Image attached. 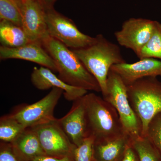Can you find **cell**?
I'll use <instances>...</instances> for the list:
<instances>
[{
  "label": "cell",
  "mask_w": 161,
  "mask_h": 161,
  "mask_svg": "<svg viewBox=\"0 0 161 161\" xmlns=\"http://www.w3.org/2000/svg\"><path fill=\"white\" fill-rule=\"evenodd\" d=\"M42 45L53 60L58 76L65 83L87 91L101 92L96 78L86 68L72 49L49 35Z\"/></svg>",
  "instance_id": "obj_1"
},
{
  "label": "cell",
  "mask_w": 161,
  "mask_h": 161,
  "mask_svg": "<svg viewBox=\"0 0 161 161\" xmlns=\"http://www.w3.org/2000/svg\"><path fill=\"white\" fill-rule=\"evenodd\" d=\"M89 135L95 142L113 140L127 135L115 108L103 98L94 93L83 96Z\"/></svg>",
  "instance_id": "obj_2"
},
{
  "label": "cell",
  "mask_w": 161,
  "mask_h": 161,
  "mask_svg": "<svg viewBox=\"0 0 161 161\" xmlns=\"http://www.w3.org/2000/svg\"><path fill=\"white\" fill-rule=\"evenodd\" d=\"M93 44L85 48L72 49L86 68L97 80L103 96L107 92V81L111 67L126 62L120 48L98 34Z\"/></svg>",
  "instance_id": "obj_3"
},
{
  "label": "cell",
  "mask_w": 161,
  "mask_h": 161,
  "mask_svg": "<svg viewBox=\"0 0 161 161\" xmlns=\"http://www.w3.org/2000/svg\"><path fill=\"white\" fill-rule=\"evenodd\" d=\"M127 93L142 124V136H146L150 121L161 113V81L154 77L141 78L127 86Z\"/></svg>",
  "instance_id": "obj_4"
},
{
  "label": "cell",
  "mask_w": 161,
  "mask_h": 161,
  "mask_svg": "<svg viewBox=\"0 0 161 161\" xmlns=\"http://www.w3.org/2000/svg\"><path fill=\"white\" fill-rule=\"evenodd\" d=\"M103 97L115 108L130 141L142 136L140 120L130 104L127 86L120 76L110 70L107 81V92Z\"/></svg>",
  "instance_id": "obj_5"
},
{
  "label": "cell",
  "mask_w": 161,
  "mask_h": 161,
  "mask_svg": "<svg viewBox=\"0 0 161 161\" xmlns=\"http://www.w3.org/2000/svg\"><path fill=\"white\" fill-rule=\"evenodd\" d=\"M48 34L71 49L85 48L96 40L81 32L73 20L58 12L54 7L45 8Z\"/></svg>",
  "instance_id": "obj_6"
},
{
  "label": "cell",
  "mask_w": 161,
  "mask_h": 161,
  "mask_svg": "<svg viewBox=\"0 0 161 161\" xmlns=\"http://www.w3.org/2000/svg\"><path fill=\"white\" fill-rule=\"evenodd\" d=\"M64 91L54 87L48 94L35 103L18 108L9 114L11 117L27 128H33L57 119L54 111Z\"/></svg>",
  "instance_id": "obj_7"
},
{
  "label": "cell",
  "mask_w": 161,
  "mask_h": 161,
  "mask_svg": "<svg viewBox=\"0 0 161 161\" xmlns=\"http://www.w3.org/2000/svg\"><path fill=\"white\" fill-rule=\"evenodd\" d=\"M156 21L143 18H130L123 23L120 30L115 32L119 44L132 50L138 56L150 40L155 28Z\"/></svg>",
  "instance_id": "obj_8"
},
{
  "label": "cell",
  "mask_w": 161,
  "mask_h": 161,
  "mask_svg": "<svg viewBox=\"0 0 161 161\" xmlns=\"http://www.w3.org/2000/svg\"><path fill=\"white\" fill-rule=\"evenodd\" d=\"M32 128L46 155L58 157L73 155L76 146L71 142L58 123V119Z\"/></svg>",
  "instance_id": "obj_9"
},
{
  "label": "cell",
  "mask_w": 161,
  "mask_h": 161,
  "mask_svg": "<svg viewBox=\"0 0 161 161\" xmlns=\"http://www.w3.org/2000/svg\"><path fill=\"white\" fill-rule=\"evenodd\" d=\"M20 10L22 16V28L30 41L41 43L48 35L45 7L42 1H23Z\"/></svg>",
  "instance_id": "obj_10"
},
{
  "label": "cell",
  "mask_w": 161,
  "mask_h": 161,
  "mask_svg": "<svg viewBox=\"0 0 161 161\" xmlns=\"http://www.w3.org/2000/svg\"><path fill=\"white\" fill-rule=\"evenodd\" d=\"M83 97L73 101L69 112L62 118L58 119V123L76 147L90 136Z\"/></svg>",
  "instance_id": "obj_11"
},
{
  "label": "cell",
  "mask_w": 161,
  "mask_h": 161,
  "mask_svg": "<svg viewBox=\"0 0 161 161\" xmlns=\"http://www.w3.org/2000/svg\"><path fill=\"white\" fill-rule=\"evenodd\" d=\"M110 70L118 74L128 86L141 78L161 77V60L143 58L135 63L115 64Z\"/></svg>",
  "instance_id": "obj_12"
},
{
  "label": "cell",
  "mask_w": 161,
  "mask_h": 161,
  "mask_svg": "<svg viewBox=\"0 0 161 161\" xmlns=\"http://www.w3.org/2000/svg\"><path fill=\"white\" fill-rule=\"evenodd\" d=\"M20 59L37 64L53 72H58L53 60L40 42H30L20 47L0 46V59Z\"/></svg>",
  "instance_id": "obj_13"
},
{
  "label": "cell",
  "mask_w": 161,
  "mask_h": 161,
  "mask_svg": "<svg viewBox=\"0 0 161 161\" xmlns=\"http://www.w3.org/2000/svg\"><path fill=\"white\" fill-rule=\"evenodd\" d=\"M51 70L40 67L34 68L31 80L35 87L40 90H47L51 88H58L64 91L63 95L67 100L74 101L83 97L88 93L84 89L69 85L56 76Z\"/></svg>",
  "instance_id": "obj_14"
},
{
  "label": "cell",
  "mask_w": 161,
  "mask_h": 161,
  "mask_svg": "<svg viewBox=\"0 0 161 161\" xmlns=\"http://www.w3.org/2000/svg\"><path fill=\"white\" fill-rule=\"evenodd\" d=\"M10 144L19 161H31L37 157L46 155L32 128H26Z\"/></svg>",
  "instance_id": "obj_15"
},
{
  "label": "cell",
  "mask_w": 161,
  "mask_h": 161,
  "mask_svg": "<svg viewBox=\"0 0 161 161\" xmlns=\"http://www.w3.org/2000/svg\"><path fill=\"white\" fill-rule=\"evenodd\" d=\"M130 138L125 135L113 140L95 142L94 157L97 161H121Z\"/></svg>",
  "instance_id": "obj_16"
},
{
  "label": "cell",
  "mask_w": 161,
  "mask_h": 161,
  "mask_svg": "<svg viewBox=\"0 0 161 161\" xmlns=\"http://www.w3.org/2000/svg\"><path fill=\"white\" fill-rule=\"evenodd\" d=\"M0 42L2 46L15 48L31 42L21 26L0 20Z\"/></svg>",
  "instance_id": "obj_17"
},
{
  "label": "cell",
  "mask_w": 161,
  "mask_h": 161,
  "mask_svg": "<svg viewBox=\"0 0 161 161\" xmlns=\"http://www.w3.org/2000/svg\"><path fill=\"white\" fill-rule=\"evenodd\" d=\"M26 129L9 115L0 119V140L1 142L11 143Z\"/></svg>",
  "instance_id": "obj_18"
},
{
  "label": "cell",
  "mask_w": 161,
  "mask_h": 161,
  "mask_svg": "<svg viewBox=\"0 0 161 161\" xmlns=\"http://www.w3.org/2000/svg\"><path fill=\"white\" fill-rule=\"evenodd\" d=\"M139 161H161L157 150L147 136H141L130 141Z\"/></svg>",
  "instance_id": "obj_19"
},
{
  "label": "cell",
  "mask_w": 161,
  "mask_h": 161,
  "mask_svg": "<svg viewBox=\"0 0 161 161\" xmlns=\"http://www.w3.org/2000/svg\"><path fill=\"white\" fill-rule=\"evenodd\" d=\"M139 59L146 58L161 60V23L156 21L153 33L137 56Z\"/></svg>",
  "instance_id": "obj_20"
},
{
  "label": "cell",
  "mask_w": 161,
  "mask_h": 161,
  "mask_svg": "<svg viewBox=\"0 0 161 161\" xmlns=\"http://www.w3.org/2000/svg\"><path fill=\"white\" fill-rule=\"evenodd\" d=\"M0 20H6L22 27V16L19 6L11 0H0Z\"/></svg>",
  "instance_id": "obj_21"
},
{
  "label": "cell",
  "mask_w": 161,
  "mask_h": 161,
  "mask_svg": "<svg viewBox=\"0 0 161 161\" xmlns=\"http://www.w3.org/2000/svg\"><path fill=\"white\" fill-rule=\"evenodd\" d=\"M95 144V138L93 136L86 137L79 146L75 147L73 152L74 161H94Z\"/></svg>",
  "instance_id": "obj_22"
},
{
  "label": "cell",
  "mask_w": 161,
  "mask_h": 161,
  "mask_svg": "<svg viewBox=\"0 0 161 161\" xmlns=\"http://www.w3.org/2000/svg\"><path fill=\"white\" fill-rule=\"evenodd\" d=\"M146 136L157 150L161 160V113L156 115L150 121Z\"/></svg>",
  "instance_id": "obj_23"
},
{
  "label": "cell",
  "mask_w": 161,
  "mask_h": 161,
  "mask_svg": "<svg viewBox=\"0 0 161 161\" xmlns=\"http://www.w3.org/2000/svg\"><path fill=\"white\" fill-rule=\"evenodd\" d=\"M0 161H19L11 144L1 142Z\"/></svg>",
  "instance_id": "obj_24"
},
{
  "label": "cell",
  "mask_w": 161,
  "mask_h": 161,
  "mask_svg": "<svg viewBox=\"0 0 161 161\" xmlns=\"http://www.w3.org/2000/svg\"><path fill=\"white\" fill-rule=\"evenodd\" d=\"M31 161H75L73 155L66 156L62 157L51 156L47 155L40 156Z\"/></svg>",
  "instance_id": "obj_25"
},
{
  "label": "cell",
  "mask_w": 161,
  "mask_h": 161,
  "mask_svg": "<svg viewBox=\"0 0 161 161\" xmlns=\"http://www.w3.org/2000/svg\"><path fill=\"white\" fill-rule=\"evenodd\" d=\"M121 161H139L137 154L131 146L130 142L127 146L123 158Z\"/></svg>",
  "instance_id": "obj_26"
},
{
  "label": "cell",
  "mask_w": 161,
  "mask_h": 161,
  "mask_svg": "<svg viewBox=\"0 0 161 161\" xmlns=\"http://www.w3.org/2000/svg\"><path fill=\"white\" fill-rule=\"evenodd\" d=\"M44 7L46 8L53 7V5L57 0H41Z\"/></svg>",
  "instance_id": "obj_27"
},
{
  "label": "cell",
  "mask_w": 161,
  "mask_h": 161,
  "mask_svg": "<svg viewBox=\"0 0 161 161\" xmlns=\"http://www.w3.org/2000/svg\"><path fill=\"white\" fill-rule=\"evenodd\" d=\"M11 1L15 3L19 6L20 9V7H21V5H22V2L20 0H11Z\"/></svg>",
  "instance_id": "obj_28"
},
{
  "label": "cell",
  "mask_w": 161,
  "mask_h": 161,
  "mask_svg": "<svg viewBox=\"0 0 161 161\" xmlns=\"http://www.w3.org/2000/svg\"><path fill=\"white\" fill-rule=\"evenodd\" d=\"M20 1H21V2H23V1H26V0H20ZM40 1H41V0H40Z\"/></svg>",
  "instance_id": "obj_29"
},
{
  "label": "cell",
  "mask_w": 161,
  "mask_h": 161,
  "mask_svg": "<svg viewBox=\"0 0 161 161\" xmlns=\"http://www.w3.org/2000/svg\"><path fill=\"white\" fill-rule=\"evenodd\" d=\"M96 161V160L95 159V160H94V161Z\"/></svg>",
  "instance_id": "obj_30"
}]
</instances>
